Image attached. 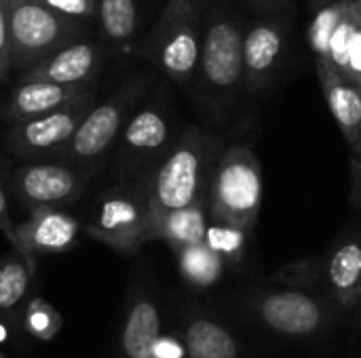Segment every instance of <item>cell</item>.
Listing matches in <instances>:
<instances>
[{
  "label": "cell",
  "mask_w": 361,
  "mask_h": 358,
  "mask_svg": "<svg viewBox=\"0 0 361 358\" xmlns=\"http://www.w3.org/2000/svg\"><path fill=\"white\" fill-rule=\"evenodd\" d=\"M13 226L11 217H8V190L6 184L0 179V230L6 232Z\"/></svg>",
  "instance_id": "obj_32"
},
{
  "label": "cell",
  "mask_w": 361,
  "mask_h": 358,
  "mask_svg": "<svg viewBox=\"0 0 361 358\" xmlns=\"http://www.w3.org/2000/svg\"><path fill=\"white\" fill-rule=\"evenodd\" d=\"M0 82H2V80H0Z\"/></svg>",
  "instance_id": "obj_36"
},
{
  "label": "cell",
  "mask_w": 361,
  "mask_h": 358,
  "mask_svg": "<svg viewBox=\"0 0 361 358\" xmlns=\"http://www.w3.org/2000/svg\"><path fill=\"white\" fill-rule=\"evenodd\" d=\"M150 84V74H137L127 78L110 97L93 103L72 139L59 150L55 158L93 175L104 165V160L112 156L129 114L140 106Z\"/></svg>",
  "instance_id": "obj_3"
},
{
  "label": "cell",
  "mask_w": 361,
  "mask_h": 358,
  "mask_svg": "<svg viewBox=\"0 0 361 358\" xmlns=\"http://www.w3.org/2000/svg\"><path fill=\"white\" fill-rule=\"evenodd\" d=\"M89 177V173L61 160H30L15 167L4 184L8 194L32 213L76 203L85 192Z\"/></svg>",
  "instance_id": "obj_10"
},
{
  "label": "cell",
  "mask_w": 361,
  "mask_h": 358,
  "mask_svg": "<svg viewBox=\"0 0 361 358\" xmlns=\"http://www.w3.org/2000/svg\"><path fill=\"white\" fill-rule=\"evenodd\" d=\"M353 2H355V8L360 11V15H361V0H353Z\"/></svg>",
  "instance_id": "obj_35"
},
{
  "label": "cell",
  "mask_w": 361,
  "mask_h": 358,
  "mask_svg": "<svg viewBox=\"0 0 361 358\" xmlns=\"http://www.w3.org/2000/svg\"><path fill=\"white\" fill-rule=\"evenodd\" d=\"M264 198L262 165L245 143L224 148L209 186V222L228 224L250 232Z\"/></svg>",
  "instance_id": "obj_6"
},
{
  "label": "cell",
  "mask_w": 361,
  "mask_h": 358,
  "mask_svg": "<svg viewBox=\"0 0 361 358\" xmlns=\"http://www.w3.org/2000/svg\"><path fill=\"white\" fill-rule=\"evenodd\" d=\"M209 224V205L197 200L188 207L173 209L154 217V241H165L173 251L203 243Z\"/></svg>",
  "instance_id": "obj_18"
},
{
  "label": "cell",
  "mask_w": 361,
  "mask_h": 358,
  "mask_svg": "<svg viewBox=\"0 0 361 358\" xmlns=\"http://www.w3.org/2000/svg\"><path fill=\"white\" fill-rule=\"evenodd\" d=\"M104 63V49L93 40H74L21 74L19 80L91 84Z\"/></svg>",
  "instance_id": "obj_14"
},
{
  "label": "cell",
  "mask_w": 361,
  "mask_h": 358,
  "mask_svg": "<svg viewBox=\"0 0 361 358\" xmlns=\"http://www.w3.org/2000/svg\"><path fill=\"white\" fill-rule=\"evenodd\" d=\"M351 205L361 211V158L351 156V192H349Z\"/></svg>",
  "instance_id": "obj_31"
},
{
  "label": "cell",
  "mask_w": 361,
  "mask_h": 358,
  "mask_svg": "<svg viewBox=\"0 0 361 358\" xmlns=\"http://www.w3.org/2000/svg\"><path fill=\"white\" fill-rule=\"evenodd\" d=\"M315 6H324V4H330V2H336V0H311Z\"/></svg>",
  "instance_id": "obj_34"
},
{
  "label": "cell",
  "mask_w": 361,
  "mask_h": 358,
  "mask_svg": "<svg viewBox=\"0 0 361 358\" xmlns=\"http://www.w3.org/2000/svg\"><path fill=\"white\" fill-rule=\"evenodd\" d=\"M315 61H324L361 84V15L353 0L317 6L307 30Z\"/></svg>",
  "instance_id": "obj_9"
},
{
  "label": "cell",
  "mask_w": 361,
  "mask_h": 358,
  "mask_svg": "<svg viewBox=\"0 0 361 358\" xmlns=\"http://www.w3.org/2000/svg\"><path fill=\"white\" fill-rule=\"evenodd\" d=\"M184 350L188 358H237V344L233 335L207 319L190 323Z\"/></svg>",
  "instance_id": "obj_21"
},
{
  "label": "cell",
  "mask_w": 361,
  "mask_h": 358,
  "mask_svg": "<svg viewBox=\"0 0 361 358\" xmlns=\"http://www.w3.org/2000/svg\"><path fill=\"white\" fill-rule=\"evenodd\" d=\"M173 141L176 135L167 93L159 89L148 103L137 106L129 114L112 150V160L125 173L148 175Z\"/></svg>",
  "instance_id": "obj_8"
},
{
  "label": "cell",
  "mask_w": 361,
  "mask_h": 358,
  "mask_svg": "<svg viewBox=\"0 0 361 358\" xmlns=\"http://www.w3.org/2000/svg\"><path fill=\"white\" fill-rule=\"evenodd\" d=\"M13 70H30L61 46L85 36L82 19L66 17L42 0H11Z\"/></svg>",
  "instance_id": "obj_7"
},
{
  "label": "cell",
  "mask_w": 361,
  "mask_h": 358,
  "mask_svg": "<svg viewBox=\"0 0 361 358\" xmlns=\"http://www.w3.org/2000/svg\"><path fill=\"white\" fill-rule=\"evenodd\" d=\"M243 23L224 0L203 2V38L195 80L209 114L224 118L243 91Z\"/></svg>",
  "instance_id": "obj_2"
},
{
  "label": "cell",
  "mask_w": 361,
  "mask_h": 358,
  "mask_svg": "<svg viewBox=\"0 0 361 358\" xmlns=\"http://www.w3.org/2000/svg\"><path fill=\"white\" fill-rule=\"evenodd\" d=\"M97 19L114 44H127L137 30L135 0H97Z\"/></svg>",
  "instance_id": "obj_23"
},
{
  "label": "cell",
  "mask_w": 361,
  "mask_h": 358,
  "mask_svg": "<svg viewBox=\"0 0 361 358\" xmlns=\"http://www.w3.org/2000/svg\"><path fill=\"white\" fill-rule=\"evenodd\" d=\"M25 327L27 331L42 340V342H49L57 335L59 327H61V317L55 312L53 306H49L44 300H32L30 306H27V312H25Z\"/></svg>",
  "instance_id": "obj_26"
},
{
  "label": "cell",
  "mask_w": 361,
  "mask_h": 358,
  "mask_svg": "<svg viewBox=\"0 0 361 358\" xmlns=\"http://www.w3.org/2000/svg\"><path fill=\"white\" fill-rule=\"evenodd\" d=\"M292 27V13L262 15L243 30V91L262 93L275 78Z\"/></svg>",
  "instance_id": "obj_12"
},
{
  "label": "cell",
  "mask_w": 361,
  "mask_h": 358,
  "mask_svg": "<svg viewBox=\"0 0 361 358\" xmlns=\"http://www.w3.org/2000/svg\"><path fill=\"white\" fill-rule=\"evenodd\" d=\"M178 266L184 276L195 287L214 285L224 272V257L218 255L205 243H197L184 249H178Z\"/></svg>",
  "instance_id": "obj_22"
},
{
  "label": "cell",
  "mask_w": 361,
  "mask_h": 358,
  "mask_svg": "<svg viewBox=\"0 0 361 358\" xmlns=\"http://www.w3.org/2000/svg\"><path fill=\"white\" fill-rule=\"evenodd\" d=\"M89 84H59L49 80H19V84L11 91L4 116L8 122H17L23 118L40 116L59 108L70 106L85 93H89Z\"/></svg>",
  "instance_id": "obj_15"
},
{
  "label": "cell",
  "mask_w": 361,
  "mask_h": 358,
  "mask_svg": "<svg viewBox=\"0 0 361 358\" xmlns=\"http://www.w3.org/2000/svg\"><path fill=\"white\" fill-rule=\"evenodd\" d=\"M245 230L228 226V224H220V222H209L207 230H205V245L212 247L218 255H222L224 260H235L243 253L245 249V241H247Z\"/></svg>",
  "instance_id": "obj_25"
},
{
  "label": "cell",
  "mask_w": 361,
  "mask_h": 358,
  "mask_svg": "<svg viewBox=\"0 0 361 358\" xmlns=\"http://www.w3.org/2000/svg\"><path fill=\"white\" fill-rule=\"evenodd\" d=\"M330 285L343 293L353 295L361 289V238L347 236L330 253L326 264Z\"/></svg>",
  "instance_id": "obj_20"
},
{
  "label": "cell",
  "mask_w": 361,
  "mask_h": 358,
  "mask_svg": "<svg viewBox=\"0 0 361 358\" xmlns=\"http://www.w3.org/2000/svg\"><path fill=\"white\" fill-rule=\"evenodd\" d=\"M80 232V222L63 209H38L21 224H13L4 234L17 253L34 268V255L68 251Z\"/></svg>",
  "instance_id": "obj_13"
},
{
  "label": "cell",
  "mask_w": 361,
  "mask_h": 358,
  "mask_svg": "<svg viewBox=\"0 0 361 358\" xmlns=\"http://www.w3.org/2000/svg\"><path fill=\"white\" fill-rule=\"evenodd\" d=\"M322 91L345 141L353 148L361 133V84L324 61H315Z\"/></svg>",
  "instance_id": "obj_16"
},
{
  "label": "cell",
  "mask_w": 361,
  "mask_h": 358,
  "mask_svg": "<svg viewBox=\"0 0 361 358\" xmlns=\"http://www.w3.org/2000/svg\"><path fill=\"white\" fill-rule=\"evenodd\" d=\"M184 348L173 338H161L152 346V358H184Z\"/></svg>",
  "instance_id": "obj_30"
},
{
  "label": "cell",
  "mask_w": 361,
  "mask_h": 358,
  "mask_svg": "<svg viewBox=\"0 0 361 358\" xmlns=\"http://www.w3.org/2000/svg\"><path fill=\"white\" fill-rule=\"evenodd\" d=\"M260 314L269 327L286 335H307L322 321L319 304L300 291L271 293L260 304Z\"/></svg>",
  "instance_id": "obj_17"
},
{
  "label": "cell",
  "mask_w": 361,
  "mask_h": 358,
  "mask_svg": "<svg viewBox=\"0 0 361 358\" xmlns=\"http://www.w3.org/2000/svg\"><path fill=\"white\" fill-rule=\"evenodd\" d=\"M351 156H353V158H361V133H360V139H357V143L351 148Z\"/></svg>",
  "instance_id": "obj_33"
},
{
  "label": "cell",
  "mask_w": 361,
  "mask_h": 358,
  "mask_svg": "<svg viewBox=\"0 0 361 358\" xmlns=\"http://www.w3.org/2000/svg\"><path fill=\"white\" fill-rule=\"evenodd\" d=\"M222 152V137L197 124L186 127L146 175L154 217L205 200Z\"/></svg>",
  "instance_id": "obj_1"
},
{
  "label": "cell",
  "mask_w": 361,
  "mask_h": 358,
  "mask_svg": "<svg viewBox=\"0 0 361 358\" xmlns=\"http://www.w3.org/2000/svg\"><path fill=\"white\" fill-rule=\"evenodd\" d=\"M85 230L123 255H135L148 241H154L148 177L140 175L133 181L108 188L97 198Z\"/></svg>",
  "instance_id": "obj_5"
},
{
  "label": "cell",
  "mask_w": 361,
  "mask_h": 358,
  "mask_svg": "<svg viewBox=\"0 0 361 358\" xmlns=\"http://www.w3.org/2000/svg\"><path fill=\"white\" fill-rule=\"evenodd\" d=\"M42 2L51 6L53 11L72 19L89 21L97 17V0H42Z\"/></svg>",
  "instance_id": "obj_28"
},
{
  "label": "cell",
  "mask_w": 361,
  "mask_h": 358,
  "mask_svg": "<svg viewBox=\"0 0 361 358\" xmlns=\"http://www.w3.org/2000/svg\"><path fill=\"white\" fill-rule=\"evenodd\" d=\"M161 335V317L150 300H137L125 321L123 352L127 358H152V346Z\"/></svg>",
  "instance_id": "obj_19"
},
{
  "label": "cell",
  "mask_w": 361,
  "mask_h": 358,
  "mask_svg": "<svg viewBox=\"0 0 361 358\" xmlns=\"http://www.w3.org/2000/svg\"><path fill=\"white\" fill-rule=\"evenodd\" d=\"M93 103H95V93L89 91L66 108L11 122V129L6 133V143L13 156L25 162L42 160L47 156H57L59 150L72 139V135L76 133L78 124L85 120Z\"/></svg>",
  "instance_id": "obj_11"
},
{
  "label": "cell",
  "mask_w": 361,
  "mask_h": 358,
  "mask_svg": "<svg viewBox=\"0 0 361 358\" xmlns=\"http://www.w3.org/2000/svg\"><path fill=\"white\" fill-rule=\"evenodd\" d=\"M34 268L17 253L0 262V310H13L27 293Z\"/></svg>",
  "instance_id": "obj_24"
},
{
  "label": "cell",
  "mask_w": 361,
  "mask_h": 358,
  "mask_svg": "<svg viewBox=\"0 0 361 358\" xmlns=\"http://www.w3.org/2000/svg\"><path fill=\"white\" fill-rule=\"evenodd\" d=\"M245 2L262 15L294 13V0H245Z\"/></svg>",
  "instance_id": "obj_29"
},
{
  "label": "cell",
  "mask_w": 361,
  "mask_h": 358,
  "mask_svg": "<svg viewBox=\"0 0 361 358\" xmlns=\"http://www.w3.org/2000/svg\"><path fill=\"white\" fill-rule=\"evenodd\" d=\"M8 15H11V0H0V80H6L13 72Z\"/></svg>",
  "instance_id": "obj_27"
},
{
  "label": "cell",
  "mask_w": 361,
  "mask_h": 358,
  "mask_svg": "<svg viewBox=\"0 0 361 358\" xmlns=\"http://www.w3.org/2000/svg\"><path fill=\"white\" fill-rule=\"evenodd\" d=\"M203 2L167 0L154 27L137 46L142 57L182 87H190L197 76L203 38Z\"/></svg>",
  "instance_id": "obj_4"
}]
</instances>
